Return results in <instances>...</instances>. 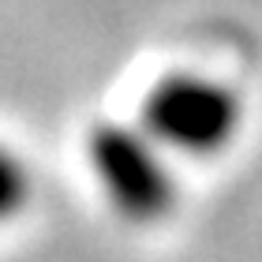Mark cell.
Instances as JSON below:
<instances>
[{
    "instance_id": "obj_3",
    "label": "cell",
    "mask_w": 262,
    "mask_h": 262,
    "mask_svg": "<svg viewBox=\"0 0 262 262\" xmlns=\"http://www.w3.org/2000/svg\"><path fill=\"white\" fill-rule=\"evenodd\" d=\"M30 202V169L15 150L0 146V221H11Z\"/></svg>"
},
{
    "instance_id": "obj_2",
    "label": "cell",
    "mask_w": 262,
    "mask_h": 262,
    "mask_svg": "<svg viewBox=\"0 0 262 262\" xmlns=\"http://www.w3.org/2000/svg\"><path fill=\"white\" fill-rule=\"evenodd\" d=\"M86 158L113 210L131 225H158L176 206V176L142 127L94 124Z\"/></svg>"
},
{
    "instance_id": "obj_1",
    "label": "cell",
    "mask_w": 262,
    "mask_h": 262,
    "mask_svg": "<svg viewBox=\"0 0 262 262\" xmlns=\"http://www.w3.org/2000/svg\"><path fill=\"white\" fill-rule=\"evenodd\" d=\"M139 127L161 150L187 158H213L244 127V101L232 86L195 71H172L142 98Z\"/></svg>"
}]
</instances>
